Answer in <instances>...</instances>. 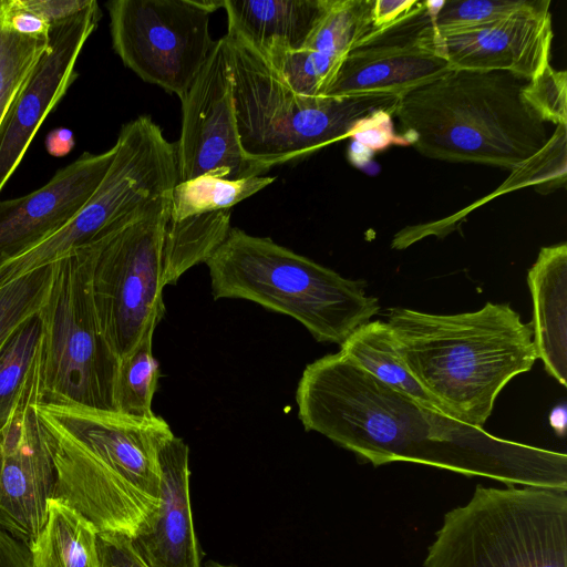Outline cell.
<instances>
[{
    "mask_svg": "<svg viewBox=\"0 0 567 567\" xmlns=\"http://www.w3.org/2000/svg\"><path fill=\"white\" fill-rule=\"evenodd\" d=\"M298 417L380 466L430 465L506 485L567 489V455L496 437L391 389L342 353L309 363L296 391Z\"/></svg>",
    "mask_w": 567,
    "mask_h": 567,
    "instance_id": "1",
    "label": "cell"
},
{
    "mask_svg": "<svg viewBox=\"0 0 567 567\" xmlns=\"http://www.w3.org/2000/svg\"><path fill=\"white\" fill-rule=\"evenodd\" d=\"M388 326L408 368L443 413L483 427L496 398L537 360L533 323L508 303L433 315L394 307Z\"/></svg>",
    "mask_w": 567,
    "mask_h": 567,
    "instance_id": "2",
    "label": "cell"
},
{
    "mask_svg": "<svg viewBox=\"0 0 567 567\" xmlns=\"http://www.w3.org/2000/svg\"><path fill=\"white\" fill-rule=\"evenodd\" d=\"M526 82L503 71L451 69L402 94L394 116L406 144L425 157L518 168L550 138L523 99Z\"/></svg>",
    "mask_w": 567,
    "mask_h": 567,
    "instance_id": "3",
    "label": "cell"
},
{
    "mask_svg": "<svg viewBox=\"0 0 567 567\" xmlns=\"http://www.w3.org/2000/svg\"><path fill=\"white\" fill-rule=\"evenodd\" d=\"M205 264L215 300L245 299L289 316L319 342L341 346L380 311L362 280L237 227Z\"/></svg>",
    "mask_w": 567,
    "mask_h": 567,
    "instance_id": "4",
    "label": "cell"
},
{
    "mask_svg": "<svg viewBox=\"0 0 567 567\" xmlns=\"http://www.w3.org/2000/svg\"><path fill=\"white\" fill-rule=\"evenodd\" d=\"M224 39L240 145L267 171L351 137L370 118L394 116L396 95H301L244 41L228 32Z\"/></svg>",
    "mask_w": 567,
    "mask_h": 567,
    "instance_id": "5",
    "label": "cell"
},
{
    "mask_svg": "<svg viewBox=\"0 0 567 567\" xmlns=\"http://www.w3.org/2000/svg\"><path fill=\"white\" fill-rule=\"evenodd\" d=\"M424 567H567V489L477 485L449 511Z\"/></svg>",
    "mask_w": 567,
    "mask_h": 567,
    "instance_id": "6",
    "label": "cell"
},
{
    "mask_svg": "<svg viewBox=\"0 0 567 567\" xmlns=\"http://www.w3.org/2000/svg\"><path fill=\"white\" fill-rule=\"evenodd\" d=\"M91 265L90 243L55 261L50 295L39 312L42 323L39 403L114 410L118 360L96 317Z\"/></svg>",
    "mask_w": 567,
    "mask_h": 567,
    "instance_id": "7",
    "label": "cell"
},
{
    "mask_svg": "<svg viewBox=\"0 0 567 567\" xmlns=\"http://www.w3.org/2000/svg\"><path fill=\"white\" fill-rule=\"evenodd\" d=\"M171 195L100 234L92 248L91 290L101 331L118 362L164 316L163 245Z\"/></svg>",
    "mask_w": 567,
    "mask_h": 567,
    "instance_id": "8",
    "label": "cell"
},
{
    "mask_svg": "<svg viewBox=\"0 0 567 567\" xmlns=\"http://www.w3.org/2000/svg\"><path fill=\"white\" fill-rule=\"evenodd\" d=\"M223 0H112V45L143 81L179 99L209 58L217 40L210 16Z\"/></svg>",
    "mask_w": 567,
    "mask_h": 567,
    "instance_id": "9",
    "label": "cell"
},
{
    "mask_svg": "<svg viewBox=\"0 0 567 567\" xmlns=\"http://www.w3.org/2000/svg\"><path fill=\"white\" fill-rule=\"evenodd\" d=\"M114 147L105 176L78 214L51 236L0 261L1 285L58 261L172 190L171 167L152 144L121 135Z\"/></svg>",
    "mask_w": 567,
    "mask_h": 567,
    "instance_id": "10",
    "label": "cell"
},
{
    "mask_svg": "<svg viewBox=\"0 0 567 567\" xmlns=\"http://www.w3.org/2000/svg\"><path fill=\"white\" fill-rule=\"evenodd\" d=\"M425 1L394 22L372 28L342 60L323 96L402 94L432 82L452 69L445 39Z\"/></svg>",
    "mask_w": 567,
    "mask_h": 567,
    "instance_id": "11",
    "label": "cell"
},
{
    "mask_svg": "<svg viewBox=\"0 0 567 567\" xmlns=\"http://www.w3.org/2000/svg\"><path fill=\"white\" fill-rule=\"evenodd\" d=\"M179 100L182 127L175 143L178 182L200 175L240 179L268 172L249 159L240 145L224 37L217 40L200 72Z\"/></svg>",
    "mask_w": 567,
    "mask_h": 567,
    "instance_id": "12",
    "label": "cell"
},
{
    "mask_svg": "<svg viewBox=\"0 0 567 567\" xmlns=\"http://www.w3.org/2000/svg\"><path fill=\"white\" fill-rule=\"evenodd\" d=\"M41 372L0 430V528L28 548L45 525L56 470L48 426L34 404Z\"/></svg>",
    "mask_w": 567,
    "mask_h": 567,
    "instance_id": "13",
    "label": "cell"
},
{
    "mask_svg": "<svg viewBox=\"0 0 567 567\" xmlns=\"http://www.w3.org/2000/svg\"><path fill=\"white\" fill-rule=\"evenodd\" d=\"M34 408L40 416L91 451L143 497L159 505V451L174 435L163 417L136 419L114 410L79 404L38 402Z\"/></svg>",
    "mask_w": 567,
    "mask_h": 567,
    "instance_id": "14",
    "label": "cell"
},
{
    "mask_svg": "<svg viewBox=\"0 0 567 567\" xmlns=\"http://www.w3.org/2000/svg\"><path fill=\"white\" fill-rule=\"evenodd\" d=\"M100 18L99 4L92 0L79 13L51 24L48 48L0 127V192L42 122L78 76L76 61Z\"/></svg>",
    "mask_w": 567,
    "mask_h": 567,
    "instance_id": "15",
    "label": "cell"
},
{
    "mask_svg": "<svg viewBox=\"0 0 567 567\" xmlns=\"http://www.w3.org/2000/svg\"><path fill=\"white\" fill-rule=\"evenodd\" d=\"M114 145L100 154L84 153L59 169L41 188L0 200V261L51 236L86 204L105 176Z\"/></svg>",
    "mask_w": 567,
    "mask_h": 567,
    "instance_id": "16",
    "label": "cell"
},
{
    "mask_svg": "<svg viewBox=\"0 0 567 567\" xmlns=\"http://www.w3.org/2000/svg\"><path fill=\"white\" fill-rule=\"evenodd\" d=\"M550 1L528 0L486 29L445 39L452 69L503 71L525 81L550 64Z\"/></svg>",
    "mask_w": 567,
    "mask_h": 567,
    "instance_id": "17",
    "label": "cell"
},
{
    "mask_svg": "<svg viewBox=\"0 0 567 567\" xmlns=\"http://www.w3.org/2000/svg\"><path fill=\"white\" fill-rule=\"evenodd\" d=\"M159 505L150 527L131 539L147 567H200L189 497V449L173 435L159 451Z\"/></svg>",
    "mask_w": 567,
    "mask_h": 567,
    "instance_id": "18",
    "label": "cell"
},
{
    "mask_svg": "<svg viewBox=\"0 0 567 567\" xmlns=\"http://www.w3.org/2000/svg\"><path fill=\"white\" fill-rule=\"evenodd\" d=\"M537 359L547 373L567 385V245L540 248L527 272Z\"/></svg>",
    "mask_w": 567,
    "mask_h": 567,
    "instance_id": "19",
    "label": "cell"
},
{
    "mask_svg": "<svg viewBox=\"0 0 567 567\" xmlns=\"http://www.w3.org/2000/svg\"><path fill=\"white\" fill-rule=\"evenodd\" d=\"M328 0H223L228 33L260 56L297 51L306 43Z\"/></svg>",
    "mask_w": 567,
    "mask_h": 567,
    "instance_id": "20",
    "label": "cell"
},
{
    "mask_svg": "<svg viewBox=\"0 0 567 567\" xmlns=\"http://www.w3.org/2000/svg\"><path fill=\"white\" fill-rule=\"evenodd\" d=\"M29 550L32 567H101L96 528L55 497L49 502L45 525Z\"/></svg>",
    "mask_w": 567,
    "mask_h": 567,
    "instance_id": "21",
    "label": "cell"
},
{
    "mask_svg": "<svg viewBox=\"0 0 567 567\" xmlns=\"http://www.w3.org/2000/svg\"><path fill=\"white\" fill-rule=\"evenodd\" d=\"M339 352L391 389L442 412L408 368L385 321L362 324L340 346Z\"/></svg>",
    "mask_w": 567,
    "mask_h": 567,
    "instance_id": "22",
    "label": "cell"
},
{
    "mask_svg": "<svg viewBox=\"0 0 567 567\" xmlns=\"http://www.w3.org/2000/svg\"><path fill=\"white\" fill-rule=\"evenodd\" d=\"M230 209L167 221L163 245V282L175 285L192 267L206 262L227 237Z\"/></svg>",
    "mask_w": 567,
    "mask_h": 567,
    "instance_id": "23",
    "label": "cell"
},
{
    "mask_svg": "<svg viewBox=\"0 0 567 567\" xmlns=\"http://www.w3.org/2000/svg\"><path fill=\"white\" fill-rule=\"evenodd\" d=\"M274 176L225 179L200 175L178 182L171 196L169 218L178 221L207 213L230 209L274 183Z\"/></svg>",
    "mask_w": 567,
    "mask_h": 567,
    "instance_id": "24",
    "label": "cell"
},
{
    "mask_svg": "<svg viewBox=\"0 0 567 567\" xmlns=\"http://www.w3.org/2000/svg\"><path fill=\"white\" fill-rule=\"evenodd\" d=\"M42 323L27 320L0 352V430L40 371Z\"/></svg>",
    "mask_w": 567,
    "mask_h": 567,
    "instance_id": "25",
    "label": "cell"
},
{
    "mask_svg": "<svg viewBox=\"0 0 567 567\" xmlns=\"http://www.w3.org/2000/svg\"><path fill=\"white\" fill-rule=\"evenodd\" d=\"M373 0H328L327 8L301 49L339 64L372 27Z\"/></svg>",
    "mask_w": 567,
    "mask_h": 567,
    "instance_id": "26",
    "label": "cell"
},
{
    "mask_svg": "<svg viewBox=\"0 0 567 567\" xmlns=\"http://www.w3.org/2000/svg\"><path fill=\"white\" fill-rule=\"evenodd\" d=\"M154 329L124 357L117 367L113 403L114 410L136 419H152V401L159 378L158 363L152 352Z\"/></svg>",
    "mask_w": 567,
    "mask_h": 567,
    "instance_id": "27",
    "label": "cell"
},
{
    "mask_svg": "<svg viewBox=\"0 0 567 567\" xmlns=\"http://www.w3.org/2000/svg\"><path fill=\"white\" fill-rule=\"evenodd\" d=\"M55 262L39 268L0 290V352L16 331L38 315L48 300Z\"/></svg>",
    "mask_w": 567,
    "mask_h": 567,
    "instance_id": "28",
    "label": "cell"
},
{
    "mask_svg": "<svg viewBox=\"0 0 567 567\" xmlns=\"http://www.w3.org/2000/svg\"><path fill=\"white\" fill-rule=\"evenodd\" d=\"M48 39L22 35L0 25V127L47 50Z\"/></svg>",
    "mask_w": 567,
    "mask_h": 567,
    "instance_id": "29",
    "label": "cell"
},
{
    "mask_svg": "<svg viewBox=\"0 0 567 567\" xmlns=\"http://www.w3.org/2000/svg\"><path fill=\"white\" fill-rule=\"evenodd\" d=\"M528 0H445L434 21L446 39L486 29L509 17Z\"/></svg>",
    "mask_w": 567,
    "mask_h": 567,
    "instance_id": "30",
    "label": "cell"
},
{
    "mask_svg": "<svg viewBox=\"0 0 567 567\" xmlns=\"http://www.w3.org/2000/svg\"><path fill=\"white\" fill-rule=\"evenodd\" d=\"M526 104L545 123L567 124V73L548 64L522 90Z\"/></svg>",
    "mask_w": 567,
    "mask_h": 567,
    "instance_id": "31",
    "label": "cell"
},
{
    "mask_svg": "<svg viewBox=\"0 0 567 567\" xmlns=\"http://www.w3.org/2000/svg\"><path fill=\"white\" fill-rule=\"evenodd\" d=\"M97 550L101 567H147L128 537L97 533Z\"/></svg>",
    "mask_w": 567,
    "mask_h": 567,
    "instance_id": "32",
    "label": "cell"
},
{
    "mask_svg": "<svg viewBox=\"0 0 567 567\" xmlns=\"http://www.w3.org/2000/svg\"><path fill=\"white\" fill-rule=\"evenodd\" d=\"M92 0H20L22 8L49 24L65 20L91 4Z\"/></svg>",
    "mask_w": 567,
    "mask_h": 567,
    "instance_id": "33",
    "label": "cell"
},
{
    "mask_svg": "<svg viewBox=\"0 0 567 567\" xmlns=\"http://www.w3.org/2000/svg\"><path fill=\"white\" fill-rule=\"evenodd\" d=\"M416 2L417 0H373L372 27L381 28L394 22Z\"/></svg>",
    "mask_w": 567,
    "mask_h": 567,
    "instance_id": "34",
    "label": "cell"
},
{
    "mask_svg": "<svg viewBox=\"0 0 567 567\" xmlns=\"http://www.w3.org/2000/svg\"><path fill=\"white\" fill-rule=\"evenodd\" d=\"M75 145L73 132L65 127L52 130L45 138V148L52 156L61 157L69 154Z\"/></svg>",
    "mask_w": 567,
    "mask_h": 567,
    "instance_id": "35",
    "label": "cell"
},
{
    "mask_svg": "<svg viewBox=\"0 0 567 567\" xmlns=\"http://www.w3.org/2000/svg\"><path fill=\"white\" fill-rule=\"evenodd\" d=\"M550 424L558 432L564 433L566 425V410L565 406L556 408L550 415Z\"/></svg>",
    "mask_w": 567,
    "mask_h": 567,
    "instance_id": "36",
    "label": "cell"
},
{
    "mask_svg": "<svg viewBox=\"0 0 567 567\" xmlns=\"http://www.w3.org/2000/svg\"><path fill=\"white\" fill-rule=\"evenodd\" d=\"M206 567H235V566H229V565H223V564H219V563H216V561H210L206 565Z\"/></svg>",
    "mask_w": 567,
    "mask_h": 567,
    "instance_id": "37",
    "label": "cell"
}]
</instances>
